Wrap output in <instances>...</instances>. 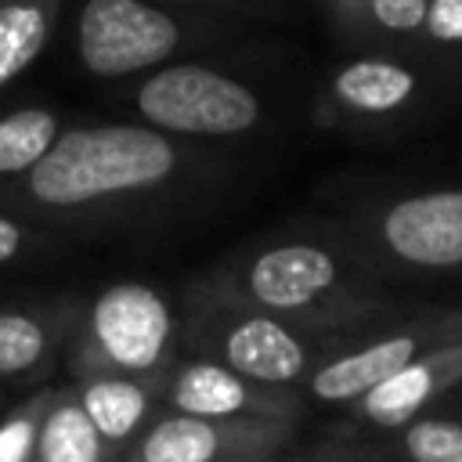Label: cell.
I'll return each mask as SVG.
<instances>
[{
  "mask_svg": "<svg viewBox=\"0 0 462 462\" xmlns=\"http://www.w3.org/2000/svg\"><path fill=\"white\" fill-rule=\"evenodd\" d=\"M224 433L202 415H170L155 422L141 444V462H213Z\"/></svg>",
  "mask_w": 462,
  "mask_h": 462,
  "instance_id": "14",
  "label": "cell"
},
{
  "mask_svg": "<svg viewBox=\"0 0 462 462\" xmlns=\"http://www.w3.org/2000/svg\"><path fill=\"white\" fill-rule=\"evenodd\" d=\"M328 36L343 51H390L415 58V36L430 0H314Z\"/></svg>",
  "mask_w": 462,
  "mask_h": 462,
  "instance_id": "7",
  "label": "cell"
},
{
  "mask_svg": "<svg viewBox=\"0 0 462 462\" xmlns=\"http://www.w3.org/2000/svg\"><path fill=\"white\" fill-rule=\"evenodd\" d=\"M332 282H336V256L303 242L267 249L249 267V292L274 310L303 307L318 300L325 289H332Z\"/></svg>",
  "mask_w": 462,
  "mask_h": 462,
  "instance_id": "8",
  "label": "cell"
},
{
  "mask_svg": "<svg viewBox=\"0 0 462 462\" xmlns=\"http://www.w3.org/2000/svg\"><path fill=\"white\" fill-rule=\"evenodd\" d=\"M134 79V112L173 137H238L263 119V101L242 76L195 58L166 61Z\"/></svg>",
  "mask_w": 462,
  "mask_h": 462,
  "instance_id": "3",
  "label": "cell"
},
{
  "mask_svg": "<svg viewBox=\"0 0 462 462\" xmlns=\"http://www.w3.org/2000/svg\"><path fill=\"white\" fill-rule=\"evenodd\" d=\"M249 390L245 383L220 365H188L177 383H173V404L188 415L202 419H224L242 408H249Z\"/></svg>",
  "mask_w": 462,
  "mask_h": 462,
  "instance_id": "12",
  "label": "cell"
},
{
  "mask_svg": "<svg viewBox=\"0 0 462 462\" xmlns=\"http://www.w3.org/2000/svg\"><path fill=\"white\" fill-rule=\"evenodd\" d=\"M415 61L433 69H462V0H430L419 36H415Z\"/></svg>",
  "mask_w": 462,
  "mask_h": 462,
  "instance_id": "18",
  "label": "cell"
},
{
  "mask_svg": "<svg viewBox=\"0 0 462 462\" xmlns=\"http://www.w3.org/2000/svg\"><path fill=\"white\" fill-rule=\"evenodd\" d=\"M404 448L415 462H462V426L448 419H419L408 426Z\"/></svg>",
  "mask_w": 462,
  "mask_h": 462,
  "instance_id": "20",
  "label": "cell"
},
{
  "mask_svg": "<svg viewBox=\"0 0 462 462\" xmlns=\"http://www.w3.org/2000/svg\"><path fill=\"white\" fill-rule=\"evenodd\" d=\"M18 245H22V227H18L14 220L0 217V263L11 260V256L18 253Z\"/></svg>",
  "mask_w": 462,
  "mask_h": 462,
  "instance_id": "23",
  "label": "cell"
},
{
  "mask_svg": "<svg viewBox=\"0 0 462 462\" xmlns=\"http://www.w3.org/2000/svg\"><path fill=\"white\" fill-rule=\"evenodd\" d=\"M224 354L238 375L260 383H292L303 372V343L274 318H245L227 332Z\"/></svg>",
  "mask_w": 462,
  "mask_h": 462,
  "instance_id": "9",
  "label": "cell"
},
{
  "mask_svg": "<svg viewBox=\"0 0 462 462\" xmlns=\"http://www.w3.org/2000/svg\"><path fill=\"white\" fill-rule=\"evenodd\" d=\"M383 242L419 267L462 263V188L422 191L383 213Z\"/></svg>",
  "mask_w": 462,
  "mask_h": 462,
  "instance_id": "6",
  "label": "cell"
},
{
  "mask_svg": "<svg viewBox=\"0 0 462 462\" xmlns=\"http://www.w3.org/2000/svg\"><path fill=\"white\" fill-rule=\"evenodd\" d=\"M90 325H94V339L119 368L144 372L166 350L170 307L148 285L123 282L97 296L90 310Z\"/></svg>",
  "mask_w": 462,
  "mask_h": 462,
  "instance_id": "5",
  "label": "cell"
},
{
  "mask_svg": "<svg viewBox=\"0 0 462 462\" xmlns=\"http://www.w3.org/2000/svg\"><path fill=\"white\" fill-rule=\"evenodd\" d=\"M40 458L43 462H97L101 433L87 419L79 404H58L43 419L40 430Z\"/></svg>",
  "mask_w": 462,
  "mask_h": 462,
  "instance_id": "17",
  "label": "cell"
},
{
  "mask_svg": "<svg viewBox=\"0 0 462 462\" xmlns=\"http://www.w3.org/2000/svg\"><path fill=\"white\" fill-rule=\"evenodd\" d=\"M69 0H0V90H7L54 40Z\"/></svg>",
  "mask_w": 462,
  "mask_h": 462,
  "instance_id": "10",
  "label": "cell"
},
{
  "mask_svg": "<svg viewBox=\"0 0 462 462\" xmlns=\"http://www.w3.org/2000/svg\"><path fill=\"white\" fill-rule=\"evenodd\" d=\"M430 390H433V368L408 361V365H401L393 375H386L383 383H375V386L361 397V404H365V415H368L372 422H379V426H397V422H404L408 415H415V411L426 404Z\"/></svg>",
  "mask_w": 462,
  "mask_h": 462,
  "instance_id": "15",
  "label": "cell"
},
{
  "mask_svg": "<svg viewBox=\"0 0 462 462\" xmlns=\"http://www.w3.org/2000/svg\"><path fill=\"white\" fill-rule=\"evenodd\" d=\"M43 354V328L18 310H0V375L25 372Z\"/></svg>",
  "mask_w": 462,
  "mask_h": 462,
  "instance_id": "19",
  "label": "cell"
},
{
  "mask_svg": "<svg viewBox=\"0 0 462 462\" xmlns=\"http://www.w3.org/2000/svg\"><path fill=\"white\" fill-rule=\"evenodd\" d=\"M170 7H184V11H206V14H224V18H271L285 7V0H159Z\"/></svg>",
  "mask_w": 462,
  "mask_h": 462,
  "instance_id": "21",
  "label": "cell"
},
{
  "mask_svg": "<svg viewBox=\"0 0 462 462\" xmlns=\"http://www.w3.org/2000/svg\"><path fill=\"white\" fill-rule=\"evenodd\" d=\"M61 134V123L43 105H25L0 116V177H25Z\"/></svg>",
  "mask_w": 462,
  "mask_h": 462,
  "instance_id": "13",
  "label": "cell"
},
{
  "mask_svg": "<svg viewBox=\"0 0 462 462\" xmlns=\"http://www.w3.org/2000/svg\"><path fill=\"white\" fill-rule=\"evenodd\" d=\"M79 408L87 411V419L94 422V430L108 440H123L137 430L141 415H144V393L141 386L126 383V379H97L83 390Z\"/></svg>",
  "mask_w": 462,
  "mask_h": 462,
  "instance_id": "16",
  "label": "cell"
},
{
  "mask_svg": "<svg viewBox=\"0 0 462 462\" xmlns=\"http://www.w3.org/2000/svg\"><path fill=\"white\" fill-rule=\"evenodd\" d=\"M419 343L415 336H390V339H379L357 354H346V357H336L328 361L325 368L314 372L310 379V390L314 397L321 401H354V397H365L375 383H383L386 375H393L401 365H408L415 357Z\"/></svg>",
  "mask_w": 462,
  "mask_h": 462,
  "instance_id": "11",
  "label": "cell"
},
{
  "mask_svg": "<svg viewBox=\"0 0 462 462\" xmlns=\"http://www.w3.org/2000/svg\"><path fill=\"white\" fill-rule=\"evenodd\" d=\"M76 65L94 79H134L227 40L238 18L184 11L159 0H76L69 11Z\"/></svg>",
  "mask_w": 462,
  "mask_h": 462,
  "instance_id": "2",
  "label": "cell"
},
{
  "mask_svg": "<svg viewBox=\"0 0 462 462\" xmlns=\"http://www.w3.org/2000/svg\"><path fill=\"white\" fill-rule=\"evenodd\" d=\"M433 65L390 51H346L325 76V105L346 119H393L426 94Z\"/></svg>",
  "mask_w": 462,
  "mask_h": 462,
  "instance_id": "4",
  "label": "cell"
},
{
  "mask_svg": "<svg viewBox=\"0 0 462 462\" xmlns=\"http://www.w3.org/2000/svg\"><path fill=\"white\" fill-rule=\"evenodd\" d=\"M32 451V422L14 419L0 426V462H25Z\"/></svg>",
  "mask_w": 462,
  "mask_h": 462,
  "instance_id": "22",
  "label": "cell"
},
{
  "mask_svg": "<svg viewBox=\"0 0 462 462\" xmlns=\"http://www.w3.org/2000/svg\"><path fill=\"white\" fill-rule=\"evenodd\" d=\"M177 170L180 148L173 134L148 123H90L61 130L43 159L25 173V188L40 206L72 209L152 191Z\"/></svg>",
  "mask_w": 462,
  "mask_h": 462,
  "instance_id": "1",
  "label": "cell"
}]
</instances>
